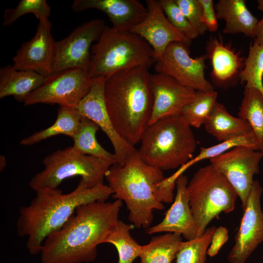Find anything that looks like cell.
I'll return each mask as SVG.
<instances>
[{
  "instance_id": "cell-8",
  "label": "cell",
  "mask_w": 263,
  "mask_h": 263,
  "mask_svg": "<svg viewBox=\"0 0 263 263\" xmlns=\"http://www.w3.org/2000/svg\"><path fill=\"white\" fill-rule=\"evenodd\" d=\"M43 164L44 169L29 182L30 187L36 192L57 188L63 180L75 176H80L87 187H94L104 183L107 171L114 164L82 154L72 146L48 154Z\"/></svg>"
},
{
  "instance_id": "cell-6",
  "label": "cell",
  "mask_w": 263,
  "mask_h": 263,
  "mask_svg": "<svg viewBox=\"0 0 263 263\" xmlns=\"http://www.w3.org/2000/svg\"><path fill=\"white\" fill-rule=\"evenodd\" d=\"M156 62L152 48L143 38L129 31L105 26L92 47L88 72L92 78L107 77L134 67L149 69Z\"/></svg>"
},
{
  "instance_id": "cell-32",
  "label": "cell",
  "mask_w": 263,
  "mask_h": 263,
  "mask_svg": "<svg viewBox=\"0 0 263 263\" xmlns=\"http://www.w3.org/2000/svg\"><path fill=\"white\" fill-rule=\"evenodd\" d=\"M30 13L39 20L49 19L51 7L46 0H20L15 8L5 10L2 26H9L21 16Z\"/></svg>"
},
{
  "instance_id": "cell-12",
  "label": "cell",
  "mask_w": 263,
  "mask_h": 263,
  "mask_svg": "<svg viewBox=\"0 0 263 263\" xmlns=\"http://www.w3.org/2000/svg\"><path fill=\"white\" fill-rule=\"evenodd\" d=\"M104 21L94 19L77 26L64 38L56 41L54 73L71 68L88 71L92 43L99 39Z\"/></svg>"
},
{
  "instance_id": "cell-2",
  "label": "cell",
  "mask_w": 263,
  "mask_h": 263,
  "mask_svg": "<svg viewBox=\"0 0 263 263\" xmlns=\"http://www.w3.org/2000/svg\"><path fill=\"white\" fill-rule=\"evenodd\" d=\"M112 195L108 185L102 183L88 188L81 179L69 193L63 194L57 188L37 191L30 204L19 209L17 233L27 238L26 248L29 253L38 254L46 238L61 228L78 207L106 201Z\"/></svg>"
},
{
  "instance_id": "cell-28",
  "label": "cell",
  "mask_w": 263,
  "mask_h": 263,
  "mask_svg": "<svg viewBox=\"0 0 263 263\" xmlns=\"http://www.w3.org/2000/svg\"><path fill=\"white\" fill-rule=\"evenodd\" d=\"M134 225L119 220L104 243L113 245L118 254L117 263H132L139 257L142 245L139 244L131 235L130 231Z\"/></svg>"
},
{
  "instance_id": "cell-23",
  "label": "cell",
  "mask_w": 263,
  "mask_h": 263,
  "mask_svg": "<svg viewBox=\"0 0 263 263\" xmlns=\"http://www.w3.org/2000/svg\"><path fill=\"white\" fill-rule=\"evenodd\" d=\"M204 125L207 132L221 143L253 133L247 121L231 115L218 101Z\"/></svg>"
},
{
  "instance_id": "cell-1",
  "label": "cell",
  "mask_w": 263,
  "mask_h": 263,
  "mask_svg": "<svg viewBox=\"0 0 263 263\" xmlns=\"http://www.w3.org/2000/svg\"><path fill=\"white\" fill-rule=\"evenodd\" d=\"M122 201H96L78 207L59 230L48 236L40 249L42 263L94 261L97 246L116 225Z\"/></svg>"
},
{
  "instance_id": "cell-17",
  "label": "cell",
  "mask_w": 263,
  "mask_h": 263,
  "mask_svg": "<svg viewBox=\"0 0 263 263\" xmlns=\"http://www.w3.org/2000/svg\"><path fill=\"white\" fill-rule=\"evenodd\" d=\"M153 106L149 125L158 120L181 115L184 108L194 99L196 91L186 87L167 75H151Z\"/></svg>"
},
{
  "instance_id": "cell-15",
  "label": "cell",
  "mask_w": 263,
  "mask_h": 263,
  "mask_svg": "<svg viewBox=\"0 0 263 263\" xmlns=\"http://www.w3.org/2000/svg\"><path fill=\"white\" fill-rule=\"evenodd\" d=\"M48 19L39 20L34 36L23 42L13 57V66L19 71H31L48 77L54 73L56 41Z\"/></svg>"
},
{
  "instance_id": "cell-3",
  "label": "cell",
  "mask_w": 263,
  "mask_h": 263,
  "mask_svg": "<svg viewBox=\"0 0 263 263\" xmlns=\"http://www.w3.org/2000/svg\"><path fill=\"white\" fill-rule=\"evenodd\" d=\"M105 178L113 197L125 202L129 220L137 228L149 227L153 210L164 209L163 203L174 200V189L161 185L165 178L163 171L145 163L136 149L123 166L113 165Z\"/></svg>"
},
{
  "instance_id": "cell-16",
  "label": "cell",
  "mask_w": 263,
  "mask_h": 263,
  "mask_svg": "<svg viewBox=\"0 0 263 263\" xmlns=\"http://www.w3.org/2000/svg\"><path fill=\"white\" fill-rule=\"evenodd\" d=\"M147 14L130 32L146 41L152 48L156 61L163 56L168 45L179 42L188 47L191 41L176 29L167 19L158 0H146Z\"/></svg>"
},
{
  "instance_id": "cell-19",
  "label": "cell",
  "mask_w": 263,
  "mask_h": 263,
  "mask_svg": "<svg viewBox=\"0 0 263 263\" xmlns=\"http://www.w3.org/2000/svg\"><path fill=\"white\" fill-rule=\"evenodd\" d=\"M206 51L212 67L211 77L217 86L225 88L233 86L240 80L245 60L241 52L216 37L209 38Z\"/></svg>"
},
{
  "instance_id": "cell-18",
  "label": "cell",
  "mask_w": 263,
  "mask_h": 263,
  "mask_svg": "<svg viewBox=\"0 0 263 263\" xmlns=\"http://www.w3.org/2000/svg\"><path fill=\"white\" fill-rule=\"evenodd\" d=\"M187 177L183 174L176 180V193L171 207L162 221L146 229L148 234L161 232L176 233L187 240L198 237V230L190 208L187 193Z\"/></svg>"
},
{
  "instance_id": "cell-27",
  "label": "cell",
  "mask_w": 263,
  "mask_h": 263,
  "mask_svg": "<svg viewBox=\"0 0 263 263\" xmlns=\"http://www.w3.org/2000/svg\"><path fill=\"white\" fill-rule=\"evenodd\" d=\"M99 127L90 119L83 116L77 129L72 138L73 147L78 152L102 160L117 163L114 153L105 150L98 142L96 133Z\"/></svg>"
},
{
  "instance_id": "cell-4",
  "label": "cell",
  "mask_w": 263,
  "mask_h": 263,
  "mask_svg": "<svg viewBox=\"0 0 263 263\" xmlns=\"http://www.w3.org/2000/svg\"><path fill=\"white\" fill-rule=\"evenodd\" d=\"M151 74L137 67L106 77L104 96L108 114L117 132L134 146L149 125L152 106Z\"/></svg>"
},
{
  "instance_id": "cell-22",
  "label": "cell",
  "mask_w": 263,
  "mask_h": 263,
  "mask_svg": "<svg viewBox=\"0 0 263 263\" xmlns=\"http://www.w3.org/2000/svg\"><path fill=\"white\" fill-rule=\"evenodd\" d=\"M46 77L31 71H19L8 64L0 68V99L13 96L23 102L45 82Z\"/></svg>"
},
{
  "instance_id": "cell-7",
  "label": "cell",
  "mask_w": 263,
  "mask_h": 263,
  "mask_svg": "<svg viewBox=\"0 0 263 263\" xmlns=\"http://www.w3.org/2000/svg\"><path fill=\"white\" fill-rule=\"evenodd\" d=\"M187 193L198 236L222 213L235 208L238 195L226 178L212 165L200 168L188 182Z\"/></svg>"
},
{
  "instance_id": "cell-25",
  "label": "cell",
  "mask_w": 263,
  "mask_h": 263,
  "mask_svg": "<svg viewBox=\"0 0 263 263\" xmlns=\"http://www.w3.org/2000/svg\"><path fill=\"white\" fill-rule=\"evenodd\" d=\"M182 242L181 235L176 233L167 232L153 237L148 244L142 245L139 256L141 263H171Z\"/></svg>"
},
{
  "instance_id": "cell-21",
  "label": "cell",
  "mask_w": 263,
  "mask_h": 263,
  "mask_svg": "<svg viewBox=\"0 0 263 263\" xmlns=\"http://www.w3.org/2000/svg\"><path fill=\"white\" fill-rule=\"evenodd\" d=\"M215 8L217 19L225 22L224 33H241L253 38L259 20L247 9L245 0H219Z\"/></svg>"
},
{
  "instance_id": "cell-30",
  "label": "cell",
  "mask_w": 263,
  "mask_h": 263,
  "mask_svg": "<svg viewBox=\"0 0 263 263\" xmlns=\"http://www.w3.org/2000/svg\"><path fill=\"white\" fill-rule=\"evenodd\" d=\"M216 227H207L200 236L182 241L176 256V263H206L207 250Z\"/></svg>"
},
{
  "instance_id": "cell-11",
  "label": "cell",
  "mask_w": 263,
  "mask_h": 263,
  "mask_svg": "<svg viewBox=\"0 0 263 263\" xmlns=\"http://www.w3.org/2000/svg\"><path fill=\"white\" fill-rule=\"evenodd\" d=\"M189 53L188 46L184 43H170L154 65L155 71L169 75L195 91L214 90L205 76V61L207 59L206 55L193 58Z\"/></svg>"
},
{
  "instance_id": "cell-34",
  "label": "cell",
  "mask_w": 263,
  "mask_h": 263,
  "mask_svg": "<svg viewBox=\"0 0 263 263\" xmlns=\"http://www.w3.org/2000/svg\"><path fill=\"white\" fill-rule=\"evenodd\" d=\"M188 20L199 36L207 30L202 21V9L199 0H175Z\"/></svg>"
},
{
  "instance_id": "cell-36",
  "label": "cell",
  "mask_w": 263,
  "mask_h": 263,
  "mask_svg": "<svg viewBox=\"0 0 263 263\" xmlns=\"http://www.w3.org/2000/svg\"><path fill=\"white\" fill-rule=\"evenodd\" d=\"M228 239V230L226 227L219 226L216 228L207 250V255L210 257L216 256Z\"/></svg>"
},
{
  "instance_id": "cell-5",
  "label": "cell",
  "mask_w": 263,
  "mask_h": 263,
  "mask_svg": "<svg viewBox=\"0 0 263 263\" xmlns=\"http://www.w3.org/2000/svg\"><path fill=\"white\" fill-rule=\"evenodd\" d=\"M138 150L147 164L162 171L180 168L192 159L196 141L182 115L161 118L149 125Z\"/></svg>"
},
{
  "instance_id": "cell-10",
  "label": "cell",
  "mask_w": 263,
  "mask_h": 263,
  "mask_svg": "<svg viewBox=\"0 0 263 263\" xmlns=\"http://www.w3.org/2000/svg\"><path fill=\"white\" fill-rule=\"evenodd\" d=\"M263 153L245 146H237L209 159L210 164L221 172L233 187L244 208L254 182L259 172Z\"/></svg>"
},
{
  "instance_id": "cell-35",
  "label": "cell",
  "mask_w": 263,
  "mask_h": 263,
  "mask_svg": "<svg viewBox=\"0 0 263 263\" xmlns=\"http://www.w3.org/2000/svg\"><path fill=\"white\" fill-rule=\"evenodd\" d=\"M202 9V21L207 30L211 32L218 28V19L212 0H199Z\"/></svg>"
},
{
  "instance_id": "cell-38",
  "label": "cell",
  "mask_w": 263,
  "mask_h": 263,
  "mask_svg": "<svg viewBox=\"0 0 263 263\" xmlns=\"http://www.w3.org/2000/svg\"><path fill=\"white\" fill-rule=\"evenodd\" d=\"M6 166V160L3 155H0V169L1 171Z\"/></svg>"
},
{
  "instance_id": "cell-20",
  "label": "cell",
  "mask_w": 263,
  "mask_h": 263,
  "mask_svg": "<svg viewBox=\"0 0 263 263\" xmlns=\"http://www.w3.org/2000/svg\"><path fill=\"white\" fill-rule=\"evenodd\" d=\"M76 12L95 9L107 15L112 27L130 31L140 23L147 14V9L136 0H75L72 5Z\"/></svg>"
},
{
  "instance_id": "cell-14",
  "label": "cell",
  "mask_w": 263,
  "mask_h": 263,
  "mask_svg": "<svg viewBox=\"0 0 263 263\" xmlns=\"http://www.w3.org/2000/svg\"><path fill=\"white\" fill-rule=\"evenodd\" d=\"M105 78L104 76L93 78L89 92L76 109L83 116L94 122L105 132L113 145L117 163L123 166L136 149L117 132L112 124L105 100Z\"/></svg>"
},
{
  "instance_id": "cell-24",
  "label": "cell",
  "mask_w": 263,
  "mask_h": 263,
  "mask_svg": "<svg viewBox=\"0 0 263 263\" xmlns=\"http://www.w3.org/2000/svg\"><path fill=\"white\" fill-rule=\"evenodd\" d=\"M83 116L76 108L59 106L54 124L48 128L36 132L19 142L23 146H32L50 137L59 134L71 138L76 132Z\"/></svg>"
},
{
  "instance_id": "cell-37",
  "label": "cell",
  "mask_w": 263,
  "mask_h": 263,
  "mask_svg": "<svg viewBox=\"0 0 263 263\" xmlns=\"http://www.w3.org/2000/svg\"><path fill=\"white\" fill-rule=\"evenodd\" d=\"M257 8L263 13V17L259 21L253 37L254 42L263 45V0H257Z\"/></svg>"
},
{
  "instance_id": "cell-26",
  "label": "cell",
  "mask_w": 263,
  "mask_h": 263,
  "mask_svg": "<svg viewBox=\"0 0 263 263\" xmlns=\"http://www.w3.org/2000/svg\"><path fill=\"white\" fill-rule=\"evenodd\" d=\"M238 114L249 124L263 153V94L255 88L245 87Z\"/></svg>"
},
{
  "instance_id": "cell-31",
  "label": "cell",
  "mask_w": 263,
  "mask_h": 263,
  "mask_svg": "<svg viewBox=\"0 0 263 263\" xmlns=\"http://www.w3.org/2000/svg\"><path fill=\"white\" fill-rule=\"evenodd\" d=\"M263 45L255 42L250 45L244 67L240 75L245 87H253L263 94Z\"/></svg>"
},
{
  "instance_id": "cell-13",
  "label": "cell",
  "mask_w": 263,
  "mask_h": 263,
  "mask_svg": "<svg viewBox=\"0 0 263 263\" xmlns=\"http://www.w3.org/2000/svg\"><path fill=\"white\" fill-rule=\"evenodd\" d=\"M263 191L259 182L254 180L234 238L235 244L227 256L229 263H246L263 242V212L261 204Z\"/></svg>"
},
{
  "instance_id": "cell-29",
  "label": "cell",
  "mask_w": 263,
  "mask_h": 263,
  "mask_svg": "<svg viewBox=\"0 0 263 263\" xmlns=\"http://www.w3.org/2000/svg\"><path fill=\"white\" fill-rule=\"evenodd\" d=\"M218 93L214 90L196 91L193 100L184 108L181 115L191 127L200 128L211 114Z\"/></svg>"
},
{
  "instance_id": "cell-9",
  "label": "cell",
  "mask_w": 263,
  "mask_h": 263,
  "mask_svg": "<svg viewBox=\"0 0 263 263\" xmlns=\"http://www.w3.org/2000/svg\"><path fill=\"white\" fill-rule=\"evenodd\" d=\"M93 78L87 71L71 68L53 73L46 77L44 83L31 93L24 104L29 106L38 103L58 104L77 108L89 92Z\"/></svg>"
},
{
  "instance_id": "cell-33",
  "label": "cell",
  "mask_w": 263,
  "mask_h": 263,
  "mask_svg": "<svg viewBox=\"0 0 263 263\" xmlns=\"http://www.w3.org/2000/svg\"><path fill=\"white\" fill-rule=\"evenodd\" d=\"M158 1L167 19L176 29L191 40L199 36L182 13L175 0Z\"/></svg>"
}]
</instances>
